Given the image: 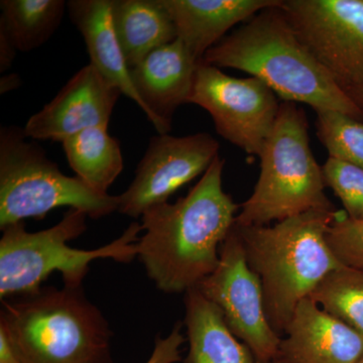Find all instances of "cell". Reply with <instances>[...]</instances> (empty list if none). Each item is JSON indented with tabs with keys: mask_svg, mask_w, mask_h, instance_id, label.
<instances>
[{
	"mask_svg": "<svg viewBox=\"0 0 363 363\" xmlns=\"http://www.w3.org/2000/svg\"><path fill=\"white\" fill-rule=\"evenodd\" d=\"M87 215L69 209L56 225L30 233L23 222L2 229L0 238V298L37 292L52 274H61L64 286H83L90 264L112 259L130 264L138 257L142 225L133 222L118 238L96 250H79L68 245L87 229Z\"/></svg>",
	"mask_w": 363,
	"mask_h": 363,
	"instance_id": "obj_5",
	"label": "cell"
},
{
	"mask_svg": "<svg viewBox=\"0 0 363 363\" xmlns=\"http://www.w3.org/2000/svg\"><path fill=\"white\" fill-rule=\"evenodd\" d=\"M218 152V142L207 133L152 136L130 187L118 196L117 211L138 218L149 208L168 202L179 189L204 174Z\"/></svg>",
	"mask_w": 363,
	"mask_h": 363,
	"instance_id": "obj_11",
	"label": "cell"
},
{
	"mask_svg": "<svg viewBox=\"0 0 363 363\" xmlns=\"http://www.w3.org/2000/svg\"><path fill=\"white\" fill-rule=\"evenodd\" d=\"M181 40L198 61L226 33L247 23L264 9L279 6L281 0H162Z\"/></svg>",
	"mask_w": 363,
	"mask_h": 363,
	"instance_id": "obj_15",
	"label": "cell"
},
{
	"mask_svg": "<svg viewBox=\"0 0 363 363\" xmlns=\"http://www.w3.org/2000/svg\"><path fill=\"white\" fill-rule=\"evenodd\" d=\"M199 62L177 39L130 68L142 111L159 135H168L177 109L188 104Z\"/></svg>",
	"mask_w": 363,
	"mask_h": 363,
	"instance_id": "obj_13",
	"label": "cell"
},
{
	"mask_svg": "<svg viewBox=\"0 0 363 363\" xmlns=\"http://www.w3.org/2000/svg\"><path fill=\"white\" fill-rule=\"evenodd\" d=\"M322 171L326 187L337 196L346 215L352 220L363 221V169L328 157Z\"/></svg>",
	"mask_w": 363,
	"mask_h": 363,
	"instance_id": "obj_23",
	"label": "cell"
},
{
	"mask_svg": "<svg viewBox=\"0 0 363 363\" xmlns=\"http://www.w3.org/2000/svg\"><path fill=\"white\" fill-rule=\"evenodd\" d=\"M357 363H363V357L360 358L359 362H358Z\"/></svg>",
	"mask_w": 363,
	"mask_h": 363,
	"instance_id": "obj_30",
	"label": "cell"
},
{
	"mask_svg": "<svg viewBox=\"0 0 363 363\" xmlns=\"http://www.w3.org/2000/svg\"><path fill=\"white\" fill-rule=\"evenodd\" d=\"M121 94L113 83L88 64L49 104L28 118L23 128L25 135L33 140L62 143L88 128H108Z\"/></svg>",
	"mask_w": 363,
	"mask_h": 363,
	"instance_id": "obj_12",
	"label": "cell"
},
{
	"mask_svg": "<svg viewBox=\"0 0 363 363\" xmlns=\"http://www.w3.org/2000/svg\"><path fill=\"white\" fill-rule=\"evenodd\" d=\"M188 104L212 117L219 135L259 157L279 111L278 98L259 78H236L200 61Z\"/></svg>",
	"mask_w": 363,
	"mask_h": 363,
	"instance_id": "obj_8",
	"label": "cell"
},
{
	"mask_svg": "<svg viewBox=\"0 0 363 363\" xmlns=\"http://www.w3.org/2000/svg\"><path fill=\"white\" fill-rule=\"evenodd\" d=\"M0 21L18 51L32 52L47 43L61 25L64 0H1Z\"/></svg>",
	"mask_w": 363,
	"mask_h": 363,
	"instance_id": "obj_20",
	"label": "cell"
},
{
	"mask_svg": "<svg viewBox=\"0 0 363 363\" xmlns=\"http://www.w3.org/2000/svg\"><path fill=\"white\" fill-rule=\"evenodd\" d=\"M308 130L306 112L296 104L281 102L259 156V180L240 205L235 225L267 226L312 210L336 211L325 193L323 171L313 155Z\"/></svg>",
	"mask_w": 363,
	"mask_h": 363,
	"instance_id": "obj_6",
	"label": "cell"
},
{
	"mask_svg": "<svg viewBox=\"0 0 363 363\" xmlns=\"http://www.w3.org/2000/svg\"><path fill=\"white\" fill-rule=\"evenodd\" d=\"M309 298L363 336V271L339 267L315 288Z\"/></svg>",
	"mask_w": 363,
	"mask_h": 363,
	"instance_id": "obj_21",
	"label": "cell"
},
{
	"mask_svg": "<svg viewBox=\"0 0 363 363\" xmlns=\"http://www.w3.org/2000/svg\"><path fill=\"white\" fill-rule=\"evenodd\" d=\"M111 6L112 0L67 1L72 23L84 39L91 65L143 109L131 80L130 68L114 30Z\"/></svg>",
	"mask_w": 363,
	"mask_h": 363,
	"instance_id": "obj_16",
	"label": "cell"
},
{
	"mask_svg": "<svg viewBox=\"0 0 363 363\" xmlns=\"http://www.w3.org/2000/svg\"><path fill=\"white\" fill-rule=\"evenodd\" d=\"M184 323L177 322L166 337L161 334L155 338V346L152 354L145 363H178L182 362L181 346L187 342L182 333Z\"/></svg>",
	"mask_w": 363,
	"mask_h": 363,
	"instance_id": "obj_25",
	"label": "cell"
},
{
	"mask_svg": "<svg viewBox=\"0 0 363 363\" xmlns=\"http://www.w3.org/2000/svg\"><path fill=\"white\" fill-rule=\"evenodd\" d=\"M118 196L93 190L78 177L60 171L44 149L28 142L23 128L0 130V229L26 218L43 219L52 210L69 207L91 219L118 209Z\"/></svg>",
	"mask_w": 363,
	"mask_h": 363,
	"instance_id": "obj_7",
	"label": "cell"
},
{
	"mask_svg": "<svg viewBox=\"0 0 363 363\" xmlns=\"http://www.w3.org/2000/svg\"><path fill=\"white\" fill-rule=\"evenodd\" d=\"M0 363H21L14 355L6 335L1 331H0Z\"/></svg>",
	"mask_w": 363,
	"mask_h": 363,
	"instance_id": "obj_27",
	"label": "cell"
},
{
	"mask_svg": "<svg viewBox=\"0 0 363 363\" xmlns=\"http://www.w3.org/2000/svg\"><path fill=\"white\" fill-rule=\"evenodd\" d=\"M0 331L21 363H113L111 325L83 286L2 300Z\"/></svg>",
	"mask_w": 363,
	"mask_h": 363,
	"instance_id": "obj_3",
	"label": "cell"
},
{
	"mask_svg": "<svg viewBox=\"0 0 363 363\" xmlns=\"http://www.w3.org/2000/svg\"><path fill=\"white\" fill-rule=\"evenodd\" d=\"M317 136L329 157L363 169V121L335 111H316Z\"/></svg>",
	"mask_w": 363,
	"mask_h": 363,
	"instance_id": "obj_22",
	"label": "cell"
},
{
	"mask_svg": "<svg viewBox=\"0 0 363 363\" xmlns=\"http://www.w3.org/2000/svg\"><path fill=\"white\" fill-rule=\"evenodd\" d=\"M184 363H257L252 351L230 331L220 310L197 288L185 293Z\"/></svg>",
	"mask_w": 363,
	"mask_h": 363,
	"instance_id": "obj_17",
	"label": "cell"
},
{
	"mask_svg": "<svg viewBox=\"0 0 363 363\" xmlns=\"http://www.w3.org/2000/svg\"><path fill=\"white\" fill-rule=\"evenodd\" d=\"M298 37L346 93L363 83V0H283Z\"/></svg>",
	"mask_w": 363,
	"mask_h": 363,
	"instance_id": "obj_10",
	"label": "cell"
},
{
	"mask_svg": "<svg viewBox=\"0 0 363 363\" xmlns=\"http://www.w3.org/2000/svg\"><path fill=\"white\" fill-rule=\"evenodd\" d=\"M76 177L93 190L108 194V189L123 169L118 140L108 128H88L61 143Z\"/></svg>",
	"mask_w": 363,
	"mask_h": 363,
	"instance_id": "obj_19",
	"label": "cell"
},
{
	"mask_svg": "<svg viewBox=\"0 0 363 363\" xmlns=\"http://www.w3.org/2000/svg\"><path fill=\"white\" fill-rule=\"evenodd\" d=\"M219 255L218 266L196 288L220 310L228 328L250 348L257 363H274L281 337L267 320L259 277L248 266L235 226Z\"/></svg>",
	"mask_w": 363,
	"mask_h": 363,
	"instance_id": "obj_9",
	"label": "cell"
},
{
	"mask_svg": "<svg viewBox=\"0 0 363 363\" xmlns=\"http://www.w3.org/2000/svg\"><path fill=\"white\" fill-rule=\"evenodd\" d=\"M348 95L352 98L353 101L363 109V83L357 87L353 88L348 92Z\"/></svg>",
	"mask_w": 363,
	"mask_h": 363,
	"instance_id": "obj_29",
	"label": "cell"
},
{
	"mask_svg": "<svg viewBox=\"0 0 363 363\" xmlns=\"http://www.w3.org/2000/svg\"><path fill=\"white\" fill-rule=\"evenodd\" d=\"M224 164L218 155L185 197L150 207L140 217L138 257L162 292L185 294L218 266L240 208L224 191Z\"/></svg>",
	"mask_w": 363,
	"mask_h": 363,
	"instance_id": "obj_1",
	"label": "cell"
},
{
	"mask_svg": "<svg viewBox=\"0 0 363 363\" xmlns=\"http://www.w3.org/2000/svg\"><path fill=\"white\" fill-rule=\"evenodd\" d=\"M281 4L255 14L211 48L202 61L259 78L284 102L342 112L363 121L362 107L313 56Z\"/></svg>",
	"mask_w": 363,
	"mask_h": 363,
	"instance_id": "obj_2",
	"label": "cell"
},
{
	"mask_svg": "<svg viewBox=\"0 0 363 363\" xmlns=\"http://www.w3.org/2000/svg\"><path fill=\"white\" fill-rule=\"evenodd\" d=\"M111 16L130 68L178 38L175 23L162 0H112Z\"/></svg>",
	"mask_w": 363,
	"mask_h": 363,
	"instance_id": "obj_18",
	"label": "cell"
},
{
	"mask_svg": "<svg viewBox=\"0 0 363 363\" xmlns=\"http://www.w3.org/2000/svg\"><path fill=\"white\" fill-rule=\"evenodd\" d=\"M336 211L312 210L272 226H235L248 266L262 283L272 328L283 336L301 301L343 266L327 242Z\"/></svg>",
	"mask_w": 363,
	"mask_h": 363,
	"instance_id": "obj_4",
	"label": "cell"
},
{
	"mask_svg": "<svg viewBox=\"0 0 363 363\" xmlns=\"http://www.w3.org/2000/svg\"><path fill=\"white\" fill-rule=\"evenodd\" d=\"M327 242L341 264L363 271V221L338 211L327 233Z\"/></svg>",
	"mask_w": 363,
	"mask_h": 363,
	"instance_id": "obj_24",
	"label": "cell"
},
{
	"mask_svg": "<svg viewBox=\"0 0 363 363\" xmlns=\"http://www.w3.org/2000/svg\"><path fill=\"white\" fill-rule=\"evenodd\" d=\"M362 357L363 336L308 297L296 307L274 363H357Z\"/></svg>",
	"mask_w": 363,
	"mask_h": 363,
	"instance_id": "obj_14",
	"label": "cell"
},
{
	"mask_svg": "<svg viewBox=\"0 0 363 363\" xmlns=\"http://www.w3.org/2000/svg\"><path fill=\"white\" fill-rule=\"evenodd\" d=\"M21 86V79L18 74H7L0 78V93L6 94L18 89Z\"/></svg>",
	"mask_w": 363,
	"mask_h": 363,
	"instance_id": "obj_28",
	"label": "cell"
},
{
	"mask_svg": "<svg viewBox=\"0 0 363 363\" xmlns=\"http://www.w3.org/2000/svg\"><path fill=\"white\" fill-rule=\"evenodd\" d=\"M16 49L13 38L9 35L6 26L0 21V72L4 73L13 65Z\"/></svg>",
	"mask_w": 363,
	"mask_h": 363,
	"instance_id": "obj_26",
	"label": "cell"
}]
</instances>
